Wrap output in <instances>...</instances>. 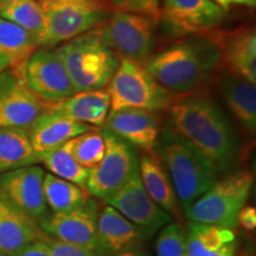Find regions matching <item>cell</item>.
Here are the masks:
<instances>
[{"instance_id": "obj_1", "label": "cell", "mask_w": 256, "mask_h": 256, "mask_svg": "<svg viewBox=\"0 0 256 256\" xmlns=\"http://www.w3.org/2000/svg\"><path fill=\"white\" fill-rule=\"evenodd\" d=\"M166 126L203 153L217 171L234 164L238 154L234 128L208 95L190 94L176 100L170 106Z\"/></svg>"}, {"instance_id": "obj_2", "label": "cell", "mask_w": 256, "mask_h": 256, "mask_svg": "<svg viewBox=\"0 0 256 256\" xmlns=\"http://www.w3.org/2000/svg\"><path fill=\"white\" fill-rule=\"evenodd\" d=\"M220 54L209 34H194L148 57L144 66L171 94H186L220 66Z\"/></svg>"}, {"instance_id": "obj_3", "label": "cell", "mask_w": 256, "mask_h": 256, "mask_svg": "<svg viewBox=\"0 0 256 256\" xmlns=\"http://www.w3.org/2000/svg\"><path fill=\"white\" fill-rule=\"evenodd\" d=\"M153 150L165 166L178 203L184 211L216 182L215 165L168 126L160 130Z\"/></svg>"}, {"instance_id": "obj_4", "label": "cell", "mask_w": 256, "mask_h": 256, "mask_svg": "<svg viewBox=\"0 0 256 256\" xmlns=\"http://www.w3.org/2000/svg\"><path fill=\"white\" fill-rule=\"evenodd\" d=\"M75 92L104 89L120 64V56L106 43L100 28L86 32L56 48Z\"/></svg>"}, {"instance_id": "obj_5", "label": "cell", "mask_w": 256, "mask_h": 256, "mask_svg": "<svg viewBox=\"0 0 256 256\" xmlns=\"http://www.w3.org/2000/svg\"><path fill=\"white\" fill-rule=\"evenodd\" d=\"M252 174L238 171L216 180L194 202L185 215L188 222L234 230L238 228V214L249 198Z\"/></svg>"}, {"instance_id": "obj_6", "label": "cell", "mask_w": 256, "mask_h": 256, "mask_svg": "<svg viewBox=\"0 0 256 256\" xmlns=\"http://www.w3.org/2000/svg\"><path fill=\"white\" fill-rule=\"evenodd\" d=\"M44 28L40 46H56L98 28L110 18V8L102 0H54L40 2Z\"/></svg>"}, {"instance_id": "obj_7", "label": "cell", "mask_w": 256, "mask_h": 256, "mask_svg": "<svg viewBox=\"0 0 256 256\" xmlns=\"http://www.w3.org/2000/svg\"><path fill=\"white\" fill-rule=\"evenodd\" d=\"M110 110L136 108L164 110L174 102V95L156 82L144 63L121 58L116 72L107 86Z\"/></svg>"}, {"instance_id": "obj_8", "label": "cell", "mask_w": 256, "mask_h": 256, "mask_svg": "<svg viewBox=\"0 0 256 256\" xmlns=\"http://www.w3.org/2000/svg\"><path fill=\"white\" fill-rule=\"evenodd\" d=\"M106 151L104 158L90 170L86 188L92 196L104 200L139 174V158L136 147L110 130H102Z\"/></svg>"}, {"instance_id": "obj_9", "label": "cell", "mask_w": 256, "mask_h": 256, "mask_svg": "<svg viewBox=\"0 0 256 256\" xmlns=\"http://www.w3.org/2000/svg\"><path fill=\"white\" fill-rule=\"evenodd\" d=\"M156 23L146 16L115 11L98 28L106 43L121 58L144 63L154 48Z\"/></svg>"}, {"instance_id": "obj_10", "label": "cell", "mask_w": 256, "mask_h": 256, "mask_svg": "<svg viewBox=\"0 0 256 256\" xmlns=\"http://www.w3.org/2000/svg\"><path fill=\"white\" fill-rule=\"evenodd\" d=\"M48 106L28 87L24 64L0 72V127L28 130Z\"/></svg>"}, {"instance_id": "obj_11", "label": "cell", "mask_w": 256, "mask_h": 256, "mask_svg": "<svg viewBox=\"0 0 256 256\" xmlns=\"http://www.w3.org/2000/svg\"><path fill=\"white\" fill-rule=\"evenodd\" d=\"M28 87L46 104H56L75 94V88L58 51L40 46L24 63Z\"/></svg>"}, {"instance_id": "obj_12", "label": "cell", "mask_w": 256, "mask_h": 256, "mask_svg": "<svg viewBox=\"0 0 256 256\" xmlns=\"http://www.w3.org/2000/svg\"><path fill=\"white\" fill-rule=\"evenodd\" d=\"M98 202L89 198L84 206L72 212L48 214L38 220V226L50 238L101 252L98 240Z\"/></svg>"}, {"instance_id": "obj_13", "label": "cell", "mask_w": 256, "mask_h": 256, "mask_svg": "<svg viewBox=\"0 0 256 256\" xmlns=\"http://www.w3.org/2000/svg\"><path fill=\"white\" fill-rule=\"evenodd\" d=\"M102 200L151 236L172 220V216L148 196L142 183L140 174L134 176L122 188Z\"/></svg>"}, {"instance_id": "obj_14", "label": "cell", "mask_w": 256, "mask_h": 256, "mask_svg": "<svg viewBox=\"0 0 256 256\" xmlns=\"http://www.w3.org/2000/svg\"><path fill=\"white\" fill-rule=\"evenodd\" d=\"M226 11L212 0H162L160 18L176 34H204L222 23Z\"/></svg>"}, {"instance_id": "obj_15", "label": "cell", "mask_w": 256, "mask_h": 256, "mask_svg": "<svg viewBox=\"0 0 256 256\" xmlns=\"http://www.w3.org/2000/svg\"><path fill=\"white\" fill-rule=\"evenodd\" d=\"M44 176V170L36 165L4 172L0 174V191L19 209L38 220L48 215Z\"/></svg>"}, {"instance_id": "obj_16", "label": "cell", "mask_w": 256, "mask_h": 256, "mask_svg": "<svg viewBox=\"0 0 256 256\" xmlns=\"http://www.w3.org/2000/svg\"><path fill=\"white\" fill-rule=\"evenodd\" d=\"M159 112L124 108L110 110L104 124V130L142 151H151L162 130Z\"/></svg>"}, {"instance_id": "obj_17", "label": "cell", "mask_w": 256, "mask_h": 256, "mask_svg": "<svg viewBox=\"0 0 256 256\" xmlns=\"http://www.w3.org/2000/svg\"><path fill=\"white\" fill-rule=\"evenodd\" d=\"M229 72L256 84V32L254 26L208 32Z\"/></svg>"}, {"instance_id": "obj_18", "label": "cell", "mask_w": 256, "mask_h": 256, "mask_svg": "<svg viewBox=\"0 0 256 256\" xmlns=\"http://www.w3.org/2000/svg\"><path fill=\"white\" fill-rule=\"evenodd\" d=\"M94 128L98 127H92L90 124L78 122L68 116H64L50 110L48 106L46 110L31 124L28 133L34 151L40 162V160L54 150L68 142L72 138Z\"/></svg>"}, {"instance_id": "obj_19", "label": "cell", "mask_w": 256, "mask_h": 256, "mask_svg": "<svg viewBox=\"0 0 256 256\" xmlns=\"http://www.w3.org/2000/svg\"><path fill=\"white\" fill-rule=\"evenodd\" d=\"M148 232L130 222L121 215L113 206H106L100 210L98 218V240L100 250L104 256H112L116 252L142 246Z\"/></svg>"}, {"instance_id": "obj_20", "label": "cell", "mask_w": 256, "mask_h": 256, "mask_svg": "<svg viewBox=\"0 0 256 256\" xmlns=\"http://www.w3.org/2000/svg\"><path fill=\"white\" fill-rule=\"evenodd\" d=\"M43 236L38 220L19 209L0 191V250L10 256Z\"/></svg>"}, {"instance_id": "obj_21", "label": "cell", "mask_w": 256, "mask_h": 256, "mask_svg": "<svg viewBox=\"0 0 256 256\" xmlns=\"http://www.w3.org/2000/svg\"><path fill=\"white\" fill-rule=\"evenodd\" d=\"M139 174L148 196L168 215L180 218V209L174 188L165 166L154 150L144 151L139 159Z\"/></svg>"}, {"instance_id": "obj_22", "label": "cell", "mask_w": 256, "mask_h": 256, "mask_svg": "<svg viewBox=\"0 0 256 256\" xmlns=\"http://www.w3.org/2000/svg\"><path fill=\"white\" fill-rule=\"evenodd\" d=\"M49 108L78 122L100 128L110 110V98L106 88L80 92L56 104H49Z\"/></svg>"}, {"instance_id": "obj_23", "label": "cell", "mask_w": 256, "mask_h": 256, "mask_svg": "<svg viewBox=\"0 0 256 256\" xmlns=\"http://www.w3.org/2000/svg\"><path fill=\"white\" fill-rule=\"evenodd\" d=\"M238 238L234 230L188 222V256H235Z\"/></svg>"}, {"instance_id": "obj_24", "label": "cell", "mask_w": 256, "mask_h": 256, "mask_svg": "<svg viewBox=\"0 0 256 256\" xmlns=\"http://www.w3.org/2000/svg\"><path fill=\"white\" fill-rule=\"evenodd\" d=\"M220 89L234 116L249 133L254 134L256 130L255 84L229 72L220 76Z\"/></svg>"}, {"instance_id": "obj_25", "label": "cell", "mask_w": 256, "mask_h": 256, "mask_svg": "<svg viewBox=\"0 0 256 256\" xmlns=\"http://www.w3.org/2000/svg\"><path fill=\"white\" fill-rule=\"evenodd\" d=\"M38 48L34 34L0 17V72L24 64Z\"/></svg>"}, {"instance_id": "obj_26", "label": "cell", "mask_w": 256, "mask_h": 256, "mask_svg": "<svg viewBox=\"0 0 256 256\" xmlns=\"http://www.w3.org/2000/svg\"><path fill=\"white\" fill-rule=\"evenodd\" d=\"M40 162L28 130L0 127V174Z\"/></svg>"}, {"instance_id": "obj_27", "label": "cell", "mask_w": 256, "mask_h": 256, "mask_svg": "<svg viewBox=\"0 0 256 256\" xmlns=\"http://www.w3.org/2000/svg\"><path fill=\"white\" fill-rule=\"evenodd\" d=\"M44 196L48 208L52 214H66L84 206L90 194L84 188L56 177L52 174L44 176Z\"/></svg>"}, {"instance_id": "obj_28", "label": "cell", "mask_w": 256, "mask_h": 256, "mask_svg": "<svg viewBox=\"0 0 256 256\" xmlns=\"http://www.w3.org/2000/svg\"><path fill=\"white\" fill-rule=\"evenodd\" d=\"M0 17L25 28L36 40L43 32L44 11L38 0H0Z\"/></svg>"}, {"instance_id": "obj_29", "label": "cell", "mask_w": 256, "mask_h": 256, "mask_svg": "<svg viewBox=\"0 0 256 256\" xmlns=\"http://www.w3.org/2000/svg\"><path fill=\"white\" fill-rule=\"evenodd\" d=\"M40 162H43L46 168L56 177L86 188L90 170L84 168L74 159L66 144L46 154L40 160Z\"/></svg>"}, {"instance_id": "obj_30", "label": "cell", "mask_w": 256, "mask_h": 256, "mask_svg": "<svg viewBox=\"0 0 256 256\" xmlns=\"http://www.w3.org/2000/svg\"><path fill=\"white\" fill-rule=\"evenodd\" d=\"M74 159L84 168L92 170L104 156L106 142L102 130L94 128L66 142Z\"/></svg>"}, {"instance_id": "obj_31", "label": "cell", "mask_w": 256, "mask_h": 256, "mask_svg": "<svg viewBox=\"0 0 256 256\" xmlns=\"http://www.w3.org/2000/svg\"><path fill=\"white\" fill-rule=\"evenodd\" d=\"M156 256H188L186 228L179 222L162 226L156 243Z\"/></svg>"}, {"instance_id": "obj_32", "label": "cell", "mask_w": 256, "mask_h": 256, "mask_svg": "<svg viewBox=\"0 0 256 256\" xmlns=\"http://www.w3.org/2000/svg\"><path fill=\"white\" fill-rule=\"evenodd\" d=\"M116 11L146 16L158 22L160 18V0H110Z\"/></svg>"}, {"instance_id": "obj_33", "label": "cell", "mask_w": 256, "mask_h": 256, "mask_svg": "<svg viewBox=\"0 0 256 256\" xmlns=\"http://www.w3.org/2000/svg\"><path fill=\"white\" fill-rule=\"evenodd\" d=\"M44 242L49 248L51 256H104L101 252L92 250V249L82 247V246L72 244V243L63 242L60 240L52 238L44 234Z\"/></svg>"}, {"instance_id": "obj_34", "label": "cell", "mask_w": 256, "mask_h": 256, "mask_svg": "<svg viewBox=\"0 0 256 256\" xmlns=\"http://www.w3.org/2000/svg\"><path fill=\"white\" fill-rule=\"evenodd\" d=\"M10 256H51V254L46 242L43 240H37L19 248Z\"/></svg>"}, {"instance_id": "obj_35", "label": "cell", "mask_w": 256, "mask_h": 256, "mask_svg": "<svg viewBox=\"0 0 256 256\" xmlns=\"http://www.w3.org/2000/svg\"><path fill=\"white\" fill-rule=\"evenodd\" d=\"M238 222L243 228L249 230L255 229L256 226V210L254 206H243L238 214Z\"/></svg>"}, {"instance_id": "obj_36", "label": "cell", "mask_w": 256, "mask_h": 256, "mask_svg": "<svg viewBox=\"0 0 256 256\" xmlns=\"http://www.w3.org/2000/svg\"><path fill=\"white\" fill-rule=\"evenodd\" d=\"M216 5H218L223 11H229L232 6L240 5L247 6V8H255L256 0H212Z\"/></svg>"}, {"instance_id": "obj_37", "label": "cell", "mask_w": 256, "mask_h": 256, "mask_svg": "<svg viewBox=\"0 0 256 256\" xmlns=\"http://www.w3.org/2000/svg\"><path fill=\"white\" fill-rule=\"evenodd\" d=\"M112 256H150V252L146 249L142 248V246H139V247H133L127 249V250L116 252Z\"/></svg>"}, {"instance_id": "obj_38", "label": "cell", "mask_w": 256, "mask_h": 256, "mask_svg": "<svg viewBox=\"0 0 256 256\" xmlns=\"http://www.w3.org/2000/svg\"><path fill=\"white\" fill-rule=\"evenodd\" d=\"M240 256H252V254H249V252H243L242 254L240 255Z\"/></svg>"}, {"instance_id": "obj_39", "label": "cell", "mask_w": 256, "mask_h": 256, "mask_svg": "<svg viewBox=\"0 0 256 256\" xmlns=\"http://www.w3.org/2000/svg\"><path fill=\"white\" fill-rule=\"evenodd\" d=\"M40 2H54V0H38Z\"/></svg>"}, {"instance_id": "obj_40", "label": "cell", "mask_w": 256, "mask_h": 256, "mask_svg": "<svg viewBox=\"0 0 256 256\" xmlns=\"http://www.w3.org/2000/svg\"><path fill=\"white\" fill-rule=\"evenodd\" d=\"M0 256H8V255H6L5 252H2V250H0Z\"/></svg>"}]
</instances>
